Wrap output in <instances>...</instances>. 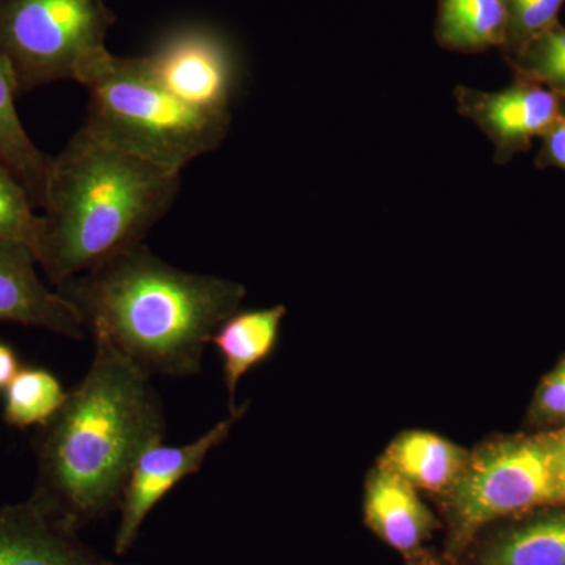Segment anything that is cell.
<instances>
[{"label":"cell","instance_id":"cell-1","mask_svg":"<svg viewBox=\"0 0 565 565\" xmlns=\"http://www.w3.org/2000/svg\"><path fill=\"white\" fill-rule=\"evenodd\" d=\"M93 341L87 373L35 435L31 497L74 533L118 509L134 463L167 434L150 375L106 341Z\"/></svg>","mask_w":565,"mask_h":565},{"label":"cell","instance_id":"cell-2","mask_svg":"<svg viewBox=\"0 0 565 565\" xmlns=\"http://www.w3.org/2000/svg\"><path fill=\"white\" fill-rule=\"evenodd\" d=\"M93 340H104L150 377L202 373L211 338L241 310L244 285L185 273L145 244L54 286Z\"/></svg>","mask_w":565,"mask_h":565},{"label":"cell","instance_id":"cell-3","mask_svg":"<svg viewBox=\"0 0 565 565\" xmlns=\"http://www.w3.org/2000/svg\"><path fill=\"white\" fill-rule=\"evenodd\" d=\"M181 173L169 172L85 131L52 158L32 252L52 285L143 244L172 210Z\"/></svg>","mask_w":565,"mask_h":565},{"label":"cell","instance_id":"cell-4","mask_svg":"<svg viewBox=\"0 0 565 565\" xmlns=\"http://www.w3.org/2000/svg\"><path fill=\"white\" fill-rule=\"evenodd\" d=\"M81 85L90 95L85 131L169 172L217 150L232 128V114L195 109L163 87L147 55L107 52Z\"/></svg>","mask_w":565,"mask_h":565},{"label":"cell","instance_id":"cell-5","mask_svg":"<svg viewBox=\"0 0 565 565\" xmlns=\"http://www.w3.org/2000/svg\"><path fill=\"white\" fill-rule=\"evenodd\" d=\"M457 557L490 523L556 504L544 433L498 435L468 451L455 484L440 497Z\"/></svg>","mask_w":565,"mask_h":565},{"label":"cell","instance_id":"cell-6","mask_svg":"<svg viewBox=\"0 0 565 565\" xmlns=\"http://www.w3.org/2000/svg\"><path fill=\"white\" fill-rule=\"evenodd\" d=\"M117 18L104 0H0V51L20 92L76 81L109 52Z\"/></svg>","mask_w":565,"mask_h":565},{"label":"cell","instance_id":"cell-7","mask_svg":"<svg viewBox=\"0 0 565 565\" xmlns=\"http://www.w3.org/2000/svg\"><path fill=\"white\" fill-rule=\"evenodd\" d=\"M248 403L236 414H228L196 440L180 446L156 444L141 452L122 489L120 523L115 535V553L125 555L139 537L140 527L163 498L189 476L202 470L204 460L225 444L233 427L247 412Z\"/></svg>","mask_w":565,"mask_h":565},{"label":"cell","instance_id":"cell-8","mask_svg":"<svg viewBox=\"0 0 565 565\" xmlns=\"http://www.w3.org/2000/svg\"><path fill=\"white\" fill-rule=\"evenodd\" d=\"M457 111L473 121L494 148V162L508 163L533 148L552 129L563 99L544 85L514 77L503 90L457 85Z\"/></svg>","mask_w":565,"mask_h":565},{"label":"cell","instance_id":"cell-9","mask_svg":"<svg viewBox=\"0 0 565 565\" xmlns=\"http://www.w3.org/2000/svg\"><path fill=\"white\" fill-rule=\"evenodd\" d=\"M147 57L156 77L181 102L212 114H230L236 58L221 35L202 28L181 29Z\"/></svg>","mask_w":565,"mask_h":565},{"label":"cell","instance_id":"cell-10","mask_svg":"<svg viewBox=\"0 0 565 565\" xmlns=\"http://www.w3.org/2000/svg\"><path fill=\"white\" fill-rule=\"evenodd\" d=\"M31 247L0 241V322L21 323L47 330L68 340L85 337L79 316L36 273Z\"/></svg>","mask_w":565,"mask_h":565},{"label":"cell","instance_id":"cell-11","mask_svg":"<svg viewBox=\"0 0 565 565\" xmlns=\"http://www.w3.org/2000/svg\"><path fill=\"white\" fill-rule=\"evenodd\" d=\"M103 561L35 498L0 505V565H102Z\"/></svg>","mask_w":565,"mask_h":565},{"label":"cell","instance_id":"cell-12","mask_svg":"<svg viewBox=\"0 0 565 565\" xmlns=\"http://www.w3.org/2000/svg\"><path fill=\"white\" fill-rule=\"evenodd\" d=\"M363 512L367 527L407 557L419 552L438 526L418 490L381 467L367 475Z\"/></svg>","mask_w":565,"mask_h":565},{"label":"cell","instance_id":"cell-13","mask_svg":"<svg viewBox=\"0 0 565 565\" xmlns=\"http://www.w3.org/2000/svg\"><path fill=\"white\" fill-rule=\"evenodd\" d=\"M285 305L259 310L236 311L218 327L211 338L222 359L223 384L228 393V414H236L244 404H237V386L253 367L273 355L280 338Z\"/></svg>","mask_w":565,"mask_h":565},{"label":"cell","instance_id":"cell-14","mask_svg":"<svg viewBox=\"0 0 565 565\" xmlns=\"http://www.w3.org/2000/svg\"><path fill=\"white\" fill-rule=\"evenodd\" d=\"M476 565H565L564 505L515 516L487 539Z\"/></svg>","mask_w":565,"mask_h":565},{"label":"cell","instance_id":"cell-15","mask_svg":"<svg viewBox=\"0 0 565 565\" xmlns=\"http://www.w3.org/2000/svg\"><path fill=\"white\" fill-rule=\"evenodd\" d=\"M468 451L427 430H404L386 446L377 467L399 476L416 490L441 497L467 462Z\"/></svg>","mask_w":565,"mask_h":565},{"label":"cell","instance_id":"cell-16","mask_svg":"<svg viewBox=\"0 0 565 565\" xmlns=\"http://www.w3.org/2000/svg\"><path fill=\"white\" fill-rule=\"evenodd\" d=\"M20 93L13 66L0 51V163L24 185L36 210H43L52 158L33 143L22 126L17 109Z\"/></svg>","mask_w":565,"mask_h":565},{"label":"cell","instance_id":"cell-17","mask_svg":"<svg viewBox=\"0 0 565 565\" xmlns=\"http://www.w3.org/2000/svg\"><path fill=\"white\" fill-rule=\"evenodd\" d=\"M434 36L460 54L503 50L508 36L505 0H438Z\"/></svg>","mask_w":565,"mask_h":565},{"label":"cell","instance_id":"cell-18","mask_svg":"<svg viewBox=\"0 0 565 565\" xmlns=\"http://www.w3.org/2000/svg\"><path fill=\"white\" fill-rule=\"evenodd\" d=\"M3 393V419L18 429L51 422L68 394L57 375L43 367H21Z\"/></svg>","mask_w":565,"mask_h":565},{"label":"cell","instance_id":"cell-19","mask_svg":"<svg viewBox=\"0 0 565 565\" xmlns=\"http://www.w3.org/2000/svg\"><path fill=\"white\" fill-rule=\"evenodd\" d=\"M504 61L514 77L544 85L565 99V28L561 22Z\"/></svg>","mask_w":565,"mask_h":565},{"label":"cell","instance_id":"cell-20","mask_svg":"<svg viewBox=\"0 0 565 565\" xmlns=\"http://www.w3.org/2000/svg\"><path fill=\"white\" fill-rule=\"evenodd\" d=\"M17 178L0 163V241L33 248L40 232V214Z\"/></svg>","mask_w":565,"mask_h":565},{"label":"cell","instance_id":"cell-21","mask_svg":"<svg viewBox=\"0 0 565 565\" xmlns=\"http://www.w3.org/2000/svg\"><path fill=\"white\" fill-rule=\"evenodd\" d=\"M565 0H505L508 7V36L504 58L523 50L531 40L559 24Z\"/></svg>","mask_w":565,"mask_h":565},{"label":"cell","instance_id":"cell-22","mask_svg":"<svg viewBox=\"0 0 565 565\" xmlns=\"http://www.w3.org/2000/svg\"><path fill=\"white\" fill-rule=\"evenodd\" d=\"M533 433L565 426V355L541 379L526 412Z\"/></svg>","mask_w":565,"mask_h":565},{"label":"cell","instance_id":"cell-23","mask_svg":"<svg viewBox=\"0 0 565 565\" xmlns=\"http://www.w3.org/2000/svg\"><path fill=\"white\" fill-rule=\"evenodd\" d=\"M535 167L565 172V99L561 104L559 118L541 139V150L535 156Z\"/></svg>","mask_w":565,"mask_h":565},{"label":"cell","instance_id":"cell-24","mask_svg":"<svg viewBox=\"0 0 565 565\" xmlns=\"http://www.w3.org/2000/svg\"><path fill=\"white\" fill-rule=\"evenodd\" d=\"M548 445L556 504L565 508V426L559 429L542 430Z\"/></svg>","mask_w":565,"mask_h":565},{"label":"cell","instance_id":"cell-25","mask_svg":"<svg viewBox=\"0 0 565 565\" xmlns=\"http://www.w3.org/2000/svg\"><path fill=\"white\" fill-rule=\"evenodd\" d=\"M20 370V359L14 349L9 344L0 343V392L9 386Z\"/></svg>","mask_w":565,"mask_h":565},{"label":"cell","instance_id":"cell-26","mask_svg":"<svg viewBox=\"0 0 565 565\" xmlns=\"http://www.w3.org/2000/svg\"><path fill=\"white\" fill-rule=\"evenodd\" d=\"M408 565H440L437 559L433 555H429V553L423 552V550H419V552H416L415 555L408 556Z\"/></svg>","mask_w":565,"mask_h":565},{"label":"cell","instance_id":"cell-27","mask_svg":"<svg viewBox=\"0 0 565 565\" xmlns=\"http://www.w3.org/2000/svg\"><path fill=\"white\" fill-rule=\"evenodd\" d=\"M102 565H120V564L109 563V561L104 559Z\"/></svg>","mask_w":565,"mask_h":565}]
</instances>
